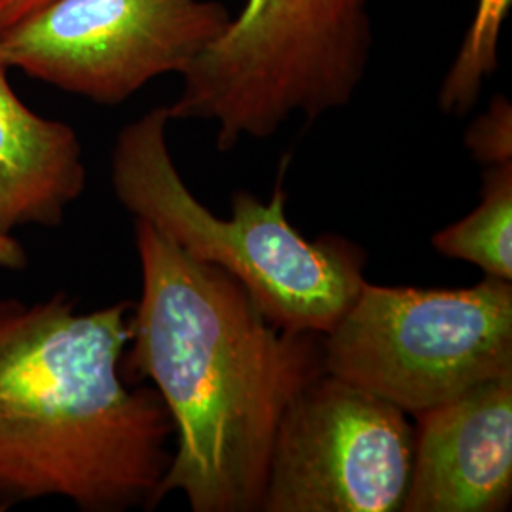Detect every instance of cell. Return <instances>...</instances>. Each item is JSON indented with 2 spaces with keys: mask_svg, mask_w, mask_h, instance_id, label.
Instances as JSON below:
<instances>
[{
  "mask_svg": "<svg viewBox=\"0 0 512 512\" xmlns=\"http://www.w3.org/2000/svg\"><path fill=\"white\" fill-rule=\"evenodd\" d=\"M141 298L122 370L150 380L175 425L160 497L194 512H262L275 433L323 370V336L274 325L232 275L135 219Z\"/></svg>",
  "mask_w": 512,
  "mask_h": 512,
  "instance_id": "cell-1",
  "label": "cell"
},
{
  "mask_svg": "<svg viewBox=\"0 0 512 512\" xmlns=\"http://www.w3.org/2000/svg\"><path fill=\"white\" fill-rule=\"evenodd\" d=\"M131 306L0 300V512L46 497L86 512L162 503L175 425L154 387L126 382Z\"/></svg>",
  "mask_w": 512,
  "mask_h": 512,
  "instance_id": "cell-2",
  "label": "cell"
},
{
  "mask_svg": "<svg viewBox=\"0 0 512 512\" xmlns=\"http://www.w3.org/2000/svg\"><path fill=\"white\" fill-rule=\"evenodd\" d=\"M169 122L167 107H156L120 131L110 160L118 202L184 255L238 279L277 327L325 336L365 285V249L338 234L308 239L294 228L285 213L287 160L266 202L238 190L230 215H215L175 165Z\"/></svg>",
  "mask_w": 512,
  "mask_h": 512,
  "instance_id": "cell-3",
  "label": "cell"
},
{
  "mask_svg": "<svg viewBox=\"0 0 512 512\" xmlns=\"http://www.w3.org/2000/svg\"><path fill=\"white\" fill-rule=\"evenodd\" d=\"M370 0H245L224 35L181 74L171 120L215 126L220 152L266 141L291 118L344 109L374 46Z\"/></svg>",
  "mask_w": 512,
  "mask_h": 512,
  "instance_id": "cell-4",
  "label": "cell"
},
{
  "mask_svg": "<svg viewBox=\"0 0 512 512\" xmlns=\"http://www.w3.org/2000/svg\"><path fill=\"white\" fill-rule=\"evenodd\" d=\"M323 370L414 418L512 374V281L484 275L463 289L365 281L323 336Z\"/></svg>",
  "mask_w": 512,
  "mask_h": 512,
  "instance_id": "cell-5",
  "label": "cell"
},
{
  "mask_svg": "<svg viewBox=\"0 0 512 512\" xmlns=\"http://www.w3.org/2000/svg\"><path fill=\"white\" fill-rule=\"evenodd\" d=\"M219 0H54L0 35L8 69L99 105H120L219 40Z\"/></svg>",
  "mask_w": 512,
  "mask_h": 512,
  "instance_id": "cell-6",
  "label": "cell"
},
{
  "mask_svg": "<svg viewBox=\"0 0 512 512\" xmlns=\"http://www.w3.org/2000/svg\"><path fill=\"white\" fill-rule=\"evenodd\" d=\"M412 458L408 414L321 372L279 421L262 512H401Z\"/></svg>",
  "mask_w": 512,
  "mask_h": 512,
  "instance_id": "cell-7",
  "label": "cell"
},
{
  "mask_svg": "<svg viewBox=\"0 0 512 512\" xmlns=\"http://www.w3.org/2000/svg\"><path fill=\"white\" fill-rule=\"evenodd\" d=\"M512 501V374L416 416L401 512H503Z\"/></svg>",
  "mask_w": 512,
  "mask_h": 512,
  "instance_id": "cell-8",
  "label": "cell"
},
{
  "mask_svg": "<svg viewBox=\"0 0 512 512\" xmlns=\"http://www.w3.org/2000/svg\"><path fill=\"white\" fill-rule=\"evenodd\" d=\"M6 73L0 57V234L57 226L86 188L82 145L69 124L29 109Z\"/></svg>",
  "mask_w": 512,
  "mask_h": 512,
  "instance_id": "cell-9",
  "label": "cell"
},
{
  "mask_svg": "<svg viewBox=\"0 0 512 512\" xmlns=\"http://www.w3.org/2000/svg\"><path fill=\"white\" fill-rule=\"evenodd\" d=\"M431 245L439 255L480 268L486 277L512 281V162L484 165L480 203L439 230Z\"/></svg>",
  "mask_w": 512,
  "mask_h": 512,
  "instance_id": "cell-10",
  "label": "cell"
},
{
  "mask_svg": "<svg viewBox=\"0 0 512 512\" xmlns=\"http://www.w3.org/2000/svg\"><path fill=\"white\" fill-rule=\"evenodd\" d=\"M511 6L512 0H476L471 25L440 84L442 112L463 116L475 107L484 82L497 69L499 38Z\"/></svg>",
  "mask_w": 512,
  "mask_h": 512,
  "instance_id": "cell-11",
  "label": "cell"
},
{
  "mask_svg": "<svg viewBox=\"0 0 512 512\" xmlns=\"http://www.w3.org/2000/svg\"><path fill=\"white\" fill-rule=\"evenodd\" d=\"M465 147L478 164L512 162V107L507 97L495 95L490 109L467 129Z\"/></svg>",
  "mask_w": 512,
  "mask_h": 512,
  "instance_id": "cell-12",
  "label": "cell"
},
{
  "mask_svg": "<svg viewBox=\"0 0 512 512\" xmlns=\"http://www.w3.org/2000/svg\"><path fill=\"white\" fill-rule=\"evenodd\" d=\"M54 0H0V35Z\"/></svg>",
  "mask_w": 512,
  "mask_h": 512,
  "instance_id": "cell-13",
  "label": "cell"
},
{
  "mask_svg": "<svg viewBox=\"0 0 512 512\" xmlns=\"http://www.w3.org/2000/svg\"><path fill=\"white\" fill-rule=\"evenodd\" d=\"M27 266V255L12 234H0V268L19 270Z\"/></svg>",
  "mask_w": 512,
  "mask_h": 512,
  "instance_id": "cell-14",
  "label": "cell"
}]
</instances>
